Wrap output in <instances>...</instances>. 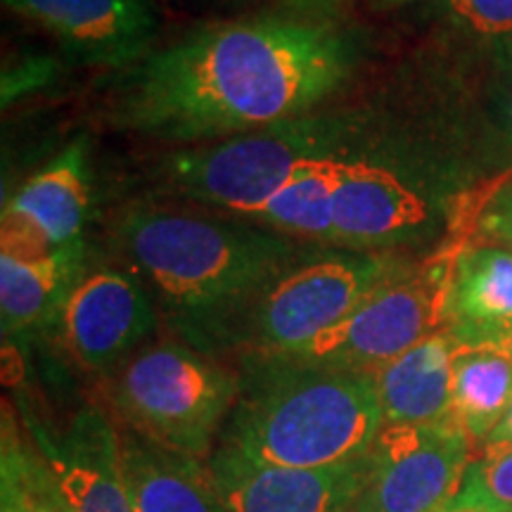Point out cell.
I'll list each match as a JSON object with an SVG mask.
<instances>
[{
    "label": "cell",
    "instance_id": "6da1fadb",
    "mask_svg": "<svg viewBox=\"0 0 512 512\" xmlns=\"http://www.w3.org/2000/svg\"><path fill=\"white\" fill-rule=\"evenodd\" d=\"M361 43L335 19L261 15L200 24L121 72V131L202 145L309 117L361 64Z\"/></svg>",
    "mask_w": 512,
    "mask_h": 512
},
{
    "label": "cell",
    "instance_id": "7a4b0ae2",
    "mask_svg": "<svg viewBox=\"0 0 512 512\" xmlns=\"http://www.w3.org/2000/svg\"><path fill=\"white\" fill-rule=\"evenodd\" d=\"M114 238L185 342L209 351L306 245L245 219L136 204L114 221Z\"/></svg>",
    "mask_w": 512,
    "mask_h": 512
},
{
    "label": "cell",
    "instance_id": "3957f363",
    "mask_svg": "<svg viewBox=\"0 0 512 512\" xmlns=\"http://www.w3.org/2000/svg\"><path fill=\"white\" fill-rule=\"evenodd\" d=\"M245 363L221 451L249 463L316 470L361 458L373 446L384 418L370 373L287 358Z\"/></svg>",
    "mask_w": 512,
    "mask_h": 512
},
{
    "label": "cell",
    "instance_id": "277c9868",
    "mask_svg": "<svg viewBox=\"0 0 512 512\" xmlns=\"http://www.w3.org/2000/svg\"><path fill=\"white\" fill-rule=\"evenodd\" d=\"M242 377L188 342H152L110 373L107 396L126 430L155 444L211 458L238 403Z\"/></svg>",
    "mask_w": 512,
    "mask_h": 512
},
{
    "label": "cell",
    "instance_id": "5b68a950",
    "mask_svg": "<svg viewBox=\"0 0 512 512\" xmlns=\"http://www.w3.org/2000/svg\"><path fill=\"white\" fill-rule=\"evenodd\" d=\"M351 121L328 114L195 145L164 159V185L174 195L252 221L261 207L306 166L347 152Z\"/></svg>",
    "mask_w": 512,
    "mask_h": 512
},
{
    "label": "cell",
    "instance_id": "8992f818",
    "mask_svg": "<svg viewBox=\"0 0 512 512\" xmlns=\"http://www.w3.org/2000/svg\"><path fill=\"white\" fill-rule=\"evenodd\" d=\"M406 268L389 252L309 247L254 299L230 332L228 347L242 349L245 358L304 347Z\"/></svg>",
    "mask_w": 512,
    "mask_h": 512
},
{
    "label": "cell",
    "instance_id": "52a82bcc",
    "mask_svg": "<svg viewBox=\"0 0 512 512\" xmlns=\"http://www.w3.org/2000/svg\"><path fill=\"white\" fill-rule=\"evenodd\" d=\"M453 254L422 268L408 266L304 347L266 358L373 375L422 339L448 328Z\"/></svg>",
    "mask_w": 512,
    "mask_h": 512
},
{
    "label": "cell",
    "instance_id": "ba28073f",
    "mask_svg": "<svg viewBox=\"0 0 512 512\" xmlns=\"http://www.w3.org/2000/svg\"><path fill=\"white\" fill-rule=\"evenodd\" d=\"M472 448L453 415L430 425H382L347 512H439L458 496Z\"/></svg>",
    "mask_w": 512,
    "mask_h": 512
},
{
    "label": "cell",
    "instance_id": "9c48e42d",
    "mask_svg": "<svg viewBox=\"0 0 512 512\" xmlns=\"http://www.w3.org/2000/svg\"><path fill=\"white\" fill-rule=\"evenodd\" d=\"M55 323L81 368L110 375L155 332L157 302L131 266H102L76 278Z\"/></svg>",
    "mask_w": 512,
    "mask_h": 512
},
{
    "label": "cell",
    "instance_id": "30bf717a",
    "mask_svg": "<svg viewBox=\"0 0 512 512\" xmlns=\"http://www.w3.org/2000/svg\"><path fill=\"white\" fill-rule=\"evenodd\" d=\"M432 219V202L392 164L347 152L332 192V247L389 252L415 240Z\"/></svg>",
    "mask_w": 512,
    "mask_h": 512
},
{
    "label": "cell",
    "instance_id": "8fae6325",
    "mask_svg": "<svg viewBox=\"0 0 512 512\" xmlns=\"http://www.w3.org/2000/svg\"><path fill=\"white\" fill-rule=\"evenodd\" d=\"M91 209L88 140L76 138L3 207L0 254L41 259L81 242Z\"/></svg>",
    "mask_w": 512,
    "mask_h": 512
},
{
    "label": "cell",
    "instance_id": "7c38bea8",
    "mask_svg": "<svg viewBox=\"0 0 512 512\" xmlns=\"http://www.w3.org/2000/svg\"><path fill=\"white\" fill-rule=\"evenodd\" d=\"M86 64L133 67L155 50L159 17L150 0H3Z\"/></svg>",
    "mask_w": 512,
    "mask_h": 512
},
{
    "label": "cell",
    "instance_id": "4fadbf2b",
    "mask_svg": "<svg viewBox=\"0 0 512 512\" xmlns=\"http://www.w3.org/2000/svg\"><path fill=\"white\" fill-rule=\"evenodd\" d=\"M209 467L230 512H347L366 482L368 451L342 465L299 470L216 448Z\"/></svg>",
    "mask_w": 512,
    "mask_h": 512
},
{
    "label": "cell",
    "instance_id": "5bb4252c",
    "mask_svg": "<svg viewBox=\"0 0 512 512\" xmlns=\"http://www.w3.org/2000/svg\"><path fill=\"white\" fill-rule=\"evenodd\" d=\"M72 512H133L121 472L119 427L100 408H83L60 439L36 434Z\"/></svg>",
    "mask_w": 512,
    "mask_h": 512
},
{
    "label": "cell",
    "instance_id": "9a60e30c",
    "mask_svg": "<svg viewBox=\"0 0 512 512\" xmlns=\"http://www.w3.org/2000/svg\"><path fill=\"white\" fill-rule=\"evenodd\" d=\"M121 472L133 512H230L209 463L119 430Z\"/></svg>",
    "mask_w": 512,
    "mask_h": 512
},
{
    "label": "cell",
    "instance_id": "2e32d148",
    "mask_svg": "<svg viewBox=\"0 0 512 512\" xmlns=\"http://www.w3.org/2000/svg\"><path fill=\"white\" fill-rule=\"evenodd\" d=\"M460 347L456 332L444 328L375 370L384 425H430L451 415L453 361Z\"/></svg>",
    "mask_w": 512,
    "mask_h": 512
},
{
    "label": "cell",
    "instance_id": "e0dca14e",
    "mask_svg": "<svg viewBox=\"0 0 512 512\" xmlns=\"http://www.w3.org/2000/svg\"><path fill=\"white\" fill-rule=\"evenodd\" d=\"M83 254V242L41 259L0 254V320L5 337L36 330L57 318L64 297L83 273Z\"/></svg>",
    "mask_w": 512,
    "mask_h": 512
},
{
    "label": "cell",
    "instance_id": "ac0fdd59",
    "mask_svg": "<svg viewBox=\"0 0 512 512\" xmlns=\"http://www.w3.org/2000/svg\"><path fill=\"white\" fill-rule=\"evenodd\" d=\"M512 320V249L467 245L453 254L448 328L472 332Z\"/></svg>",
    "mask_w": 512,
    "mask_h": 512
},
{
    "label": "cell",
    "instance_id": "d6986e66",
    "mask_svg": "<svg viewBox=\"0 0 512 512\" xmlns=\"http://www.w3.org/2000/svg\"><path fill=\"white\" fill-rule=\"evenodd\" d=\"M512 403V361L491 347H463L453 361L451 415L475 446H486Z\"/></svg>",
    "mask_w": 512,
    "mask_h": 512
},
{
    "label": "cell",
    "instance_id": "ffe728a7",
    "mask_svg": "<svg viewBox=\"0 0 512 512\" xmlns=\"http://www.w3.org/2000/svg\"><path fill=\"white\" fill-rule=\"evenodd\" d=\"M351 152V150H347ZM347 152L318 159L299 171L283 190L275 192L252 223L304 242H335L332 230V192H335L337 162Z\"/></svg>",
    "mask_w": 512,
    "mask_h": 512
},
{
    "label": "cell",
    "instance_id": "44dd1931",
    "mask_svg": "<svg viewBox=\"0 0 512 512\" xmlns=\"http://www.w3.org/2000/svg\"><path fill=\"white\" fill-rule=\"evenodd\" d=\"M0 512H72L46 456L36 441L22 437L8 408L0 437Z\"/></svg>",
    "mask_w": 512,
    "mask_h": 512
},
{
    "label": "cell",
    "instance_id": "7402d4cb",
    "mask_svg": "<svg viewBox=\"0 0 512 512\" xmlns=\"http://www.w3.org/2000/svg\"><path fill=\"white\" fill-rule=\"evenodd\" d=\"M453 503L494 512H512V444L484 446L472 460Z\"/></svg>",
    "mask_w": 512,
    "mask_h": 512
},
{
    "label": "cell",
    "instance_id": "603a6c76",
    "mask_svg": "<svg viewBox=\"0 0 512 512\" xmlns=\"http://www.w3.org/2000/svg\"><path fill=\"white\" fill-rule=\"evenodd\" d=\"M470 233L491 245H512V174L491 185L470 216Z\"/></svg>",
    "mask_w": 512,
    "mask_h": 512
},
{
    "label": "cell",
    "instance_id": "cb8c5ba5",
    "mask_svg": "<svg viewBox=\"0 0 512 512\" xmlns=\"http://www.w3.org/2000/svg\"><path fill=\"white\" fill-rule=\"evenodd\" d=\"M448 15L479 36H512V0H446Z\"/></svg>",
    "mask_w": 512,
    "mask_h": 512
},
{
    "label": "cell",
    "instance_id": "d4e9b609",
    "mask_svg": "<svg viewBox=\"0 0 512 512\" xmlns=\"http://www.w3.org/2000/svg\"><path fill=\"white\" fill-rule=\"evenodd\" d=\"M55 62L50 57H27L15 69H5L3 72V105H10L19 95L31 91V88L43 86L50 81Z\"/></svg>",
    "mask_w": 512,
    "mask_h": 512
},
{
    "label": "cell",
    "instance_id": "484cf974",
    "mask_svg": "<svg viewBox=\"0 0 512 512\" xmlns=\"http://www.w3.org/2000/svg\"><path fill=\"white\" fill-rule=\"evenodd\" d=\"M453 332H456V337L463 344H467V347L498 349L501 354H505L512 361V320H508V323H501V325H494V328L472 330V332L453 330Z\"/></svg>",
    "mask_w": 512,
    "mask_h": 512
},
{
    "label": "cell",
    "instance_id": "4316f807",
    "mask_svg": "<svg viewBox=\"0 0 512 512\" xmlns=\"http://www.w3.org/2000/svg\"><path fill=\"white\" fill-rule=\"evenodd\" d=\"M347 3L349 0H285L287 8L297 12V15L318 19H335L337 12Z\"/></svg>",
    "mask_w": 512,
    "mask_h": 512
},
{
    "label": "cell",
    "instance_id": "83f0119b",
    "mask_svg": "<svg viewBox=\"0 0 512 512\" xmlns=\"http://www.w3.org/2000/svg\"><path fill=\"white\" fill-rule=\"evenodd\" d=\"M489 444H512V403L508 413H505V418L501 420V425L496 427L494 434H491L489 441H486V446Z\"/></svg>",
    "mask_w": 512,
    "mask_h": 512
},
{
    "label": "cell",
    "instance_id": "f1b7e54d",
    "mask_svg": "<svg viewBox=\"0 0 512 512\" xmlns=\"http://www.w3.org/2000/svg\"><path fill=\"white\" fill-rule=\"evenodd\" d=\"M439 512H494V510H486V508H475V505H460V503H448L446 508H441Z\"/></svg>",
    "mask_w": 512,
    "mask_h": 512
},
{
    "label": "cell",
    "instance_id": "f546056e",
    "mask_svg": "<svg viewBox=\"0 0 512 512\" xmlns=\"http://www.w3.org/2000/svg\"><path fill=\"white\" fill-rule=\"evenodd\" d=\"M377 8H401V5H408V3H415V0H373Z\"/></svg>",
    "mask_w": 512,
    "mask_h": 512
},
{
    "label": "cell",
    "instance_id": "4dcf8cb0",
    "mask_svg": "<svg viewBox=\"0 0 512 512\" xmlns=\"http://www.w3.org/2000/svg\"><path fill=\"white\" fill-rule=\"evenodd\" d=\"M508 124H510V133H512V93H510V102H508Z\"/></svg>",
    "mask_w": 512,
    "mask_h": 512
}]
</instances>
